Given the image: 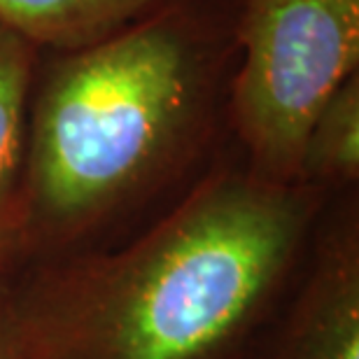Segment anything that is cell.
<instances>
[{
  "instance_id": "cell-5",
  "label": "cell",
  "mask_w": 359,
  "mask_h": 359,
  "mask_svg": "<svg viewBox=\"0 0 359 359\" xmlns=\"http://www.w3.org/2000/svg\"><path fill=\"white\" fill-rule=\"evenodd\" d=\"M40 49L0 21V226L21 222L31 96Z\"/></svg>"
},
{
  "instance_id": "cell-9",
  "label": "cell",
  "mask_w": 359,
  "mask_h": 359,
  "mask_svg": "<svg viewBox=\"0 0 359 359\" xmlns=\"http://www.w3.org/2000/svg\"><path fill=\"white\" fill-rule=\"evenodd\" d=\"M0 359H12V343H10V332H7V322H5L3 297H0Z\"/></svg>"
},
{
  "instance_id": "cell-2",
  "label": "cell",
  "mask_w": 359,
  "mask_h": 359,
  "mask_svg": "<svg viewBox=\"0 0 359 359\" xmlns=\"http://www.w3.org/2000/svg\"><path fill=\"white\" fill-rule=\"evenodd\" d=\"M243 0H166L77 49H40L19 259L107 248L231 147Z\"/></svg>"
},
{
  "instance_id": "cell-3",
  "label": "cell",
  "mask_w": 359,
  "mask_h": 359,
  "mask_svg": "<svg viewBox=\"0 0 359 359\" xmlns=\"http://www.w3.org/2000/svg\"><path fill=\"white\" fill-rule=\"evenodd\" d=\"M229 128L271 182H299L306 135L327 100L359 73V0H243Z\"/></svg>"
},
{
  "instance_id": "cell-1",
  "label": "cell",
  "mask_w": 359,
  "mask_h": 359,
  "mask_svg": "<svg viewBox=\"0 0 359 359\" xmlns=\"http://www.w3.org/2000/svg\"><path fill=\"white\" fill-rule=\"evenodd\" d=\"M329 196L231 142L124 241L0 271L12 359H250Z\"/></svg>"
},
{
  "instance_id": "cell-6",
  "label": "cell",
  "mask_w": 359,
  "mask_h": 359,
  "mask_svg": "<svg viewBox=\"0 0 359 359\" xmlns=\"http://www.w3.org/2000/svg\"><path fill=\"white\" fill-rule=\"evenodd\" d=\"M166 0H0V21L38 49H77L121 31Z\"/></svg>"
},
{
  "instance_id": "cell-7",
  "label": "cell",
  "mask_w": 359,
  "mask_h": 359,
  "mask_svg": "<svg viewBox=\"0 0 359 359\" xmlns=\"http://www.w3.org/2000/svg\"><path fill=\"white\" fill-rule=\"evenodd\" d=\"M299 182L327 194L359 189V73L341 84L306 135Z\"/></svg>"
},
{
  "instance_id": "cell-4",
  "label": "cell",
  "mask_w": 359,
  "mask_h": 359,
  "mask_svg": "<svg viewBox=\"0 0 359 359\" xmlns=\"http://www.w3.org/2000/svg\"><path fill=\"white\" fill-rule=\"evenodd\" d=\"M250 359H359V189L332 194Z\"/></svg>"
},
{
  "instance_id": "cell-8",
  "label": "cell",
  "mask_w": 359,
  "mask_h": 359,
  "mask_svg": "<svg viewBox=\"0 0 359 359\" xmlns=\"http://www.w3.org/2000/svg\"><path fill=\"white\" fill-rule=\"evenodd\" d=\"M19 259V229L0 226V271Z\"/></svg>"
}]
</instances>
